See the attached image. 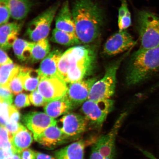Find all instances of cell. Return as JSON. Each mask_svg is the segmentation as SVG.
<instances>
[{
	"label": "cell",
	"mask_w": 159,
	"mask_h": 159,
	"mask_svg": "<svg viewBox=\"0 0 159 159\" xmlns=\"http://www.w3.org/2000/svg\"><path fill=\"white\" fill-rule=\"evenodd\" d=\"M71 12L75 33L81 44L89 45L97 41L101 35L104 18L97 4L93 0H75Z\"/></svg>",
	"instance_id": "cell-1"
},
{
	"label": "cell",
	"mask_w": 159,
	"mask_h": 159,
	"mask_svg": "<svg viewBox=\"0 0 159 159\" xmlns=\"http://www.w3.org/2000/svg\"><path fill=\"white\" fill-rule=\"evenodd\" d=\"M68 70L66 83H72L82 80L94 71L96 62L95 47L89 45H78L66 51Z\"/></svg>",
	"instance_id": "cell-2"
},
{
	"label": "cell",
	"mask_w": 159,
	"mask_h": 159,
	"mask_svg": "<svg viewBox=\"0 0 159 159\" xmlns=\"http://www.w3.org/2000/svg\"><path fill=\"white\" fill-rule=\"evenodd\" d=\"M159 70V47L144 50H138L131 57L127 67V84L142 82Z\"/></svg>",
	"instance_id": "cell-3"
},
{
	"label": "cell",
	"mask_w": 159,
	"mask_h": 159,
	"mask_svg": "<svg viewBox=\"0 0 159 159\" xmlns=\"http://www.w3.org/2000/svg\"><path fill=\"white\" fill-rule=\"evenodd\" d=\"M137 27L140 42L139 50L159 47V17L157 16L148 11L139 12Z\"/></svg>",
	"instance_id": "cell-4"
},
{
	"label": "cell",
	"mask_w": 159,
	"mask_h": 159,
	"mask_svg": "<svg viewBox=\"0 0 159 159\" xmlns=\"http://www.w3.org/2000/svg\"><path fill=\"white\" fill-rule=\"evenodd\" d=\"M124 56L107 67L104 76L93 84L88 99L98 100L110 99L114 94L116 84L117 71Z\"/></svg>",
	"instance_id": "cell-5"
},
{
	"label": "cell",
	"mask_w": 159,
	"mask_h": 159,
	"mask_svg": "<svg viewBox=\"0 0 159 159\" xmlns=\"http://www.w3.org/2000/svg\"><path fill=\"white\" fill-rule=\"evenodd\" d=\"M114 101L110 99L98 100H87L81 107V111L93 128L101 129L109 113L112 111Z\"/></svg>",
	"instance_id": "cell-6"
},
{
	"label": "cell",
	"mask_w": 159,
	"mask_h": 159,
	"mask_svg": "<svg viewBox=\"0 0 159 159\" xmlns=\"http://www.w3.org/2000/svg\"><path fill=\"white\" fill-rule=\"evenodd\" d=\"M59 6V2L55 3L28 24L26 34L31 40L37 42L48 36L52 23Z\"/></svg>",
	"instance_id": "cell-7"
},
{
	"label": "cell",
	"mask_w": 159,
	"mask_h": 159,
	"mask_svg": "<svg viewBox=\"0 0 159 159\" xmlns=\"http://www.w3.org/2000/svg\"><path fill=\"white\" fill-rule=\"evenodd\" d=\"M66 83L62 77H44L40 81L37 90L49 102L65 96L68 89Z\"/></svg>",
	"instance_id": "cell-8"
},
{
	"label": "cell",
	"mask_w": 159,
	"mask_h": 159,
	"mask_svg": "<svg viewBox=\"0 0 159 159\" xmlns=\"http://www.w3.org/2000/svg\"><path fill=\"white\" fill-rule=\"evenodd\" d=\"M22 121L25 126L32 133L34 139L49 127L57 125V120L45 113L35 111L23 115Z\"/></svg>",
	"instance_id": "cell-9"
},
{
	"label": "cell",
	"mask_w": 159,
	"mask_h": 159,
	"mask_svg": "<svg viewBox=\"0 0 159 159\" xmlns=\"http://www.w3.org/2000/svg\"><path fill=\"white\" fill-rule=\"evenodd\" d=\"M60 122L61 130L75 140H77L85 132L89 123L84 115L73 112L64 115L60 119Z\"/></svg>",
	"instance_id": "cell-10"
},
{
	"label": "cell",
	"mask_w": 159,
	"mask_h": 159,
	"mask_svg": "<svg viewBox=\"0 0 159 159\" xmlns=\"http://www.w3.org/2000/svg\"><path fill=\"white\" fill-rule=\"evenodd\" d=\"M135 43L132 36L126 30L119 31L107 40L103 51L105 54L109 56L118 55L129 50Z\"/></svg>",
	"instance_id": "cell-11"
},
{
	"label": "cell",
	"mask_w": 159,
	"mask_h": 159,
	"mask_svg": "<svg viewBox=\"0 0 159 159\" xmlns=\"http://www.w3.org/2000/svg\"><path fill=\"white\" fill-rule=\"evenodd\" d=\"M97 80L95 77H92L70 84L66 95L75 109L88 100L91 89Z\"/></svg>",
	"instance_id": "cell-12"
},
{
	"label": "cell",
	"mask_w": 159,
	"mask_h": 159,
	"mask_svg": "<svg viewBox=\"0 0 159 159\" xmlns=\"http://www.w3.org/2000/svg\"><path fill=\"white\" fill-rule=\"evenodd\" d=\"M34 140L42 146L49 150L54 149L70 141L75 140L65 134L57 125L49 127Z\"/></svg>",
	"instance_id": "cell-13"
},
{
	"label": "cell",
	"mask_w": 159,
	"mask_h": 159,
	"mask_svg": "<svg viewBox=\"0 0 159 159\" xmlns=\"http://www.w3.org/2000/svg\"><path fill=\"white\" fill-rule=\"evenodd\" d=\"M62 53L56 49L51 52L41 61L39 69L41 79L44 77L57 76L63 77L58 71V63Z\"/></svg>",
	"instance_id": "cell-14"
},
{
	"label": "cell",
	"mask_w": 159,
	"mask_h": 159,
	"mask_svg": "<svg viewBox=\"0 0 159 159\" xmlns=\"http://www.w3.org/2000/svg\"><path fill=\"white\" fill-rule=\"evenodd\" d=\"M22 27L21 23H7L1 25L0 27V45L1 48L8 50L13 46Z\"/></svg>",
	"instance_id": "cell-15"
},
{
	"label": "cell",
	"mask_w": 159,
	"mask_h": 159,
	"mask_svg": "<svg viewBox=\"0 0 159 159\" xmlns=\"http://www.w3.org/2000/svg\"><path fill=\"white\" fill-rule=\"evenodd\" d=\"M55 28L67 32L76 34L72 12L70 9L69 3H63L55 18Z\"/></svg>",
	"instance_id": "cell-16"
},
{
	"label": "cell",
	"mask_w": 159,
	"mask_h": 159,
	"mask_svg": "<svg viewBox=\"0 0 159 159\" xmlns=\"http://www.w3.org/2000/svg\"><path fill=\"white\" fill-rule=\"evenodd\" d=\"M86 142L80 140L54 152L57 159H84Z\"/></svg>",
	"instance_id": "cell-17"
},
{
	"label": "cell",
	"mask_w": 159,
	"mask_h": 159,
	"mask_svg": "<svg viewBox=\"0 0 159 159\" xmlns=\"http://www.w3.org/2000/svg\"><path fill=\"white\" fill-rule=\"evenodd\" d=\"M33 138L31 132L26 127L20 124L18 130L13 135L11 144L14 151L20 154L31 146Z\"/></svg>",
	"instance_id": "cell-18"
},
{
	"label": "cell",
	"mask_w": 159,
	"mask_h": 159,
	"mask_svg": "<svg viewBox=\"0 0 159 159\" xmlns=\"http://www.w3.org/2000/svg\"><path fill=\"white\" fill-rule=\"evenodd\" d=\"M74 109L66 95L62 98L48 103L43 108L46 114L54 119L67 114Z\"/></svg>",
	"instance_id": "cell-19"
},
{
	"label": "cell",
	"mask_w": 159,
	"mask_h": 159,
	"mask_svg": "<svg viewBox=\"0 0 159 159\" xmlns=\"http://www.w3.org/2000/svg\"><path fill=\"white\" fill-rule=\"evenodd\" d=\"M8 7L11 16L16 20H22L26 17L31 9V0H5Z\"/></svg>",
	"instance_id": "cell-20"
},
{
	"label": "cell",
	"mask_w": 159,
	"mask_h": 159,
	"mask_svg": "<svg viewBox=\"0 0 159 159\" xmlns=\"http://www.w3.org/2000/svg\"><path fill=\"white\" fill-rule=\"evenodd\" d=\"M35 43L17 39L12 46L16 56L21 61H30Z\"/></svg>",
	"instance_id": "cell-21"
},
{
	"label": "cell",
	"mask_w": 159,
	"mask_h": 159,
	"mask_svg": "<svg viewBox=\"0 0 159 159\" xmlns=\"http://www.w3.org/2000/svg\"><path fill=\"white\" fill-rule=\"evenodd\" d=\"M51 40L53 43L67 46L81 44L76 34L67 32L56 28L52 32Z\"/></svg>",
	"instance_id": "cell-22"
},
{
	"label": "cell",
	"mask_w": 159,
	"mask_h": 159,
	"mask_svg": "<svg viewBox=\"0 0 159 159\" xmlns=\"http://www.w3.org/2000/svg\"><path fill=\"white\" fill-rule=\"evenodd\" d=\"M50 50V45L48 39L47 38L35 43L30 61L32 63L39 62L47 56L49 54Z\"/></svg>",
	"instance_id": "cell-23"
},
{
	"label": "cell",
	"mask_w": 159,
	"mask_h": 159,
	"mask_svg": "<svg viewBox=\"0 0 159 159\" xmlns=\"http://www.w3.org/2000/svg\"><path fill=\"white\" fill-rule=\"evenodd\" d=\"M20 67L21 66L19 65L14 63L1 66V86L9 87L10 82L15 75L19 72Z\"/></svg>",
	"instance_id": "cell-24"
},
{
	"label": "cell",
	"mask_w": 159,
	"mask_h": 159,
	"mask_svg": "<svg viewBox=\"0 0 159 159\" xmlns=\"http://www.w3.org/2000/svg\"><path fill=\"white\" fill-rule=\"evenodd\" d=\"M29 69L30 67L21 66L19 72L11 80L9 87L14 94H19L25 89V79Z\"/></svg>",
	"instance_id": "cell-25"
},
{
	"label": "cell",
	"mask_w": 159,
	"mask_h": 159,
	"mask_svg": "<svg viewBox=\"0 0 159 159\" xmlns=\"http://www.w3.org/2000/svg\"><path fill=\"white\" fill-rule=\"evenodd\" d=\"M20 118V114L18 108L14 105L11 104L10 105L9 120L4 126L12 135L19 129L21 124L19 122Z\"/></svg>",
	"instance_id": "cell-26"
},
{
	"label": "cell",
	"mask_w": 159,
	"mask_h": 159,
	"mask_svg": "<svg viewBox=\"0 0 159 159\" xmlns=\"http://www.w3.org/2000/svg\"><path fill=\"white\" fill-rule=\"evenodd\" d=\"M41 77L37 70L30 68L25 79L24 89L26 91H33L38 88Z\"/></svg>",
	"instance_id": "cell-27"
},
{
	"label": "cell",
	"mask_w": 159,
	"mask_h": 159,
	"mask_svg": "<svg viewBox=\"0 0 159 159\" xmlns=\"http://www.w3.org/2000/svg\"><path fill=\"white\" fill-rule=\"evenodd\" d=\"M13 135L5 126H1L0 128V148L3 150H13L11 144Z\"/></svg>",
	"instance_id": "cell-28"
},
{
	"label": "cell",
	"mask_w": 159,
	"mask_h": 159,
	"mask_svg": "<svg viewBox=\"0 0 159 159\" xmlns=\"http://www.w3.org/2000/svg\"><path fill=\"white\" fill-rule=\"evenodd\" d=\"M29 97L31 103L35 107L45 106L48 103L38 90L32 91Z\"/></svg>",
	"instance_id": "cell-29"
},
{
	"label": "cell",
	"mask_w": 159,
	"mask_h": 159,
	"mask_svg": "<svg viewBox=\"0 0 159 159\" xmlns=\"http://www.w3.org/2000/svg\"><path fill=\"white\" fill-rule=\"evenodd\" d=\"M9 103L4 101H1V114L0 120L1 126H5L8 122L10 115V107Z\"/></svg>",
	"instance_id": "cell-30"
},
{
	"label": "cell",
	"mask_w": 159,
	"mask_h": 159,
	"mask_svg": "<svg viewBox=\"0 0 159 159\" xmlns=\"http://www.w3.org/2000/svg\"><path fill=\"white\" fill-rule=\"evenodd\" d=\"M8 7L5 0H0V25H5L8 22L11 16Z\"/></svg>",
	"instance_id": "cell-31"
},
{
	"label": "cell",
	"mask_w": 159,
	"mask_h": 159,
	"mask_svg": "<svg viewBox=\"0 0 159 159\" xmlns=\"http://www.w3.org/2000/svg\"><path fill=\"white\" fill-rule=\"evenodd\" d=\"M30 102L29 95L25 93H21L16 97L15 105L17 108L20 109L30 106Z\"/></svg>",
	"instance_id": "cell-32"
},
{
	"label": "cell",
	"mask_w": 159,
	"mask_h": 159,
	"mask_svg": "<svg viewBox=\"0 0 159 159\" xmlns=\"http://www.w3.org/2000/svg\"><path fill=\"white\" fill-rule=\"evenodd\" d=\"M13 94L9 87L1 86L0 100L12 104L13 101Z\"/></svg>",
	"instance_id": "cell-33"
},
{
	"label": "cell",
	"mask_w": 159,
	"mask_h": 159,
	"mask_svg": "<svg viewBox=\"0 0 159 159\" xmlns=\"http://www.w3.org/2000/svg\"><path fill=\"white\" fill-rule=\"evenodd\" d=\"M132 24V20L130 11H129L124 17L118 21L119 31L126 30Z\"/></svg>",
	"instance_id": "cell-34"
},
{
	"label": "cell",
	"mask_w": 159,
	"mask_h": 159,
	"mask_svg": "<svg viewBox=\"0 0 159 159\" xmlns=\"http://www.w3.org/2000/svg\"><path fill=\"white\" fill-rule=\"evenodd\" d=\"M37 152L30 148H27L20 154L21 159H37Z\"/></svg>",
	"instance_id": "cell-35"
},
{
	"label": "cell",
	"mask_w": 159,
	"mask_h": 159,
	"mask_svg": "<svg viewBox=\"0 0 159 159\" xmlns=\"http://www.w3.org/2000/svg\"><path fill=\"white\" fill-rule=\"evenodd\" d=\"M129 11L126 0H121V5L118 11V21L126 15Z\"/></svg>",
	"instance_id": "cell-36"
},
{
	"label": "cell",
	"mask_w": 159,
	"mask_h": 159,
	"mask_svg": "<svg viewBox=\"0 0 159 159\" xmlns=\"http://www.w3.org/2000/svg\"><path fill=\"white\" fill-rule=\"evenodd\" d=\"M0 55H1V60H0L1 66L13 63L12 61L10 59L7 53L2 48H1V50H0Z\"/></svg>",
	"instance_id": "cell-37"
},
{
	"label": "cell",
	"mask_w": 159,
	"mask_h": 159,
	"mask_svg": "<svg viewBox=\"0 0 159 159\" xmlns=\"http://www.w3.org/2000/svg\"><path fill=\"white\" fill-rule=\"evenodd\" d=\"M37 159H57L55 157L43 153L37 152Z\"/></svg>",
	"instance_id": "cell-38"
},
{
	"label": "cell",
	"mask_w": 159,
	"mask_h": 159,
	"mask_svg": "<svg viewBox=\"0 0 159 159\" xmlns=\"http://www.w3.org/2000/svg\"><path fill=\"white\" fill-rule=\"evenodd\" d=\"M5 159H21V158L20 154L15 152L7 156Z\"/></svg>",
	"instance_id": "cell-39"
},
{
	"label": "cell",
	"mask_w": 159,
	"mask_h": 159,
	"mask_svg": "<svg viewBox=\"0 0 159 159\" xmlns=\"http://www.w3.org/2000/svg\"><path fill=\"white\" fill-rule=\"evenodd\" d=\"M148 156L149 157H150V158L151 159H157L156 158L154 157H153V156H152V155H151L150 154H149V155H148Z\"/></svg>",
	"instance_id": "cell-40"
}]
</instances>
